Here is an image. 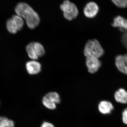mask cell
I'll return each mask as SVG.
<instances>
[{
  "label": "cell",
  "mask_w": 127,
  "mask_h": 127,
  "mask_svg": "<svg viewBox=\"0 0 127 127\" xmlns=\"http://www.w3.org/2000/svg\"><path fill=\"white\" fill-rule=\"evenodd\" d=\"M15 11L17 15L25 19L30 29H35L39 25L40 18L39 15L26 3H18L15 8Z\"/></svg>",
  "instance_id": "6da1fadb"
},
{
  "label": "cell",
  "mask_w": 127,
  "mask_h": 127,
  "mask_svg": "<svg viewBox=\"0 0 127 127\" xmlns=\"http://www.w3.org/2000/svg\"><path fill=\"white\" fill-rule=\"evenodd\" d=\"M87 57H92L99 58L104 53V51L99 42L96 39L90 40L86 43L84 51Z\"/></svg>",
  "instance_id": "7a4b0ae2"
},
{
  "label": "cell",
  "mask_w": 127,
  "mask_h": 127,
  "mask_svg": "<svg viewBox=\"0 0 127 127\" xmlns=\"http://www.w3.org/2000/svg\"><path fill=\"white\" fill-rule=\"evenodd\" d=\"M60 7L63 11L64 16L68 20H72L78 15V10L76 6L68 0H65Z\"/></svg>",
  "instance_id": "3957f363"
},
{
  "label": "cell",
  "mask_w": 127,
  "mask_h": 127,
  "mask_svg": "<svg viewBox=\"0 0 127 127\" xmlns=\"http://www.w3.org/2000/svg\"><path fill=\"white\" fill-rule=\"evenodd\" d=\"M28 56L33 60H36L43 56L45 53L44 48L40 43L32 42L27 45L26 48Z\"/></svg>",
  "instance_id": "277c9868"
},
{
  "label": "cell",
  "mask_w": 127,
  "mask_h": 127,
  "mask_svg": "<svg viewBox=\"0 0 127 127\" xmlns=\"http://www.w3.org/2000/svg\"><path fill=\"white\" fill-rule=\"evenodd\" d=\"M61 102V98L58 93L55 92H50L44 96L42 103L45 107L50 110H54L57 107V104Z\"/></svg>",
  "instance_id": "5b68a950"
},
{
  "label": "cell",
  "mask_w": 127,
  "mask_h": 127,
  "mask_svg": "<svg viewBox=\"0 0 127 127\" xmlns=\"http://www.w3.org/2000/svg\"><path fill=\"white\" fill-rule=\"evenodd\" d=\"M24 24L23 18L17 15H15L7 21L6 27L10 33L15 34L22 30Z\"/></svg>",
  "instance_id": "8992f818"
},
{
  "label": "cell",
  "mask_w": 127,
  "mask_h": 127,
  "mask_svg": "<svg viewBox=\"0 0 127 127\" xmlns=\"http://www.w3.org/2000/svg\"><path fill=\"white\" fill-rule=\"evenodd\" d=\"M86 65L89 72L94 73L98 71L101 66V63L98 58L87 57L86 60Z\"/></svg>",
  "instance_id": "52a82bcc"
},
{
  "label": "cell",
  "mask_w": 127,
  "mask_h": 127,
  "mask_svg": "<svg viewBox=\"0 0 127 127\" xmlns=\"http://www.w3.org/2000/svg\"><path fill=\"white\" fill-rule=\"evenodd\" d=\"M99 7L95 2H90L87 4L84 9V13L86 17L92 18L96 15L99 11Z\"/></svg>",
  "instance_id": "ba28073f"
},
{
  "label": "cell",
  "mask_w": 127,
  "mask_h": 127,
  "mask_svg": "<svg viewBox=\"0 0 127 127\" xmlns=\"http://www.w3.org/2000/svg\"><path fill=\"white\" fill-rule=\"evenodd\" d=\"M26 68L29 74L31 75H36L40 72L41 65L39 62L32 60L27 63Z\"/></svg>",
  "instance_id": "9c48e42d"
},
{
  "label": "cell",
  "mask_w": 127,
  "mask_h": 127,
  "mask_svg": "<svg viewBox=\"0 0 127 127\" xmlns=\"http://www.w3.org/2000/svg\"><path fill=\"white\" fill-rule=\"evenodd\" d=\"M112 26L114 27H119L122 31H127V20L121 16H117L114 19Z\"/></svg>",
  "instance_id": "30bf717a"
},
{
  "label": "cell",
  "mask_w": 127,
  "mask_h": 127,
  "mask_svg": "<svg viewBox=\"0 0 127 127\" xmlns=\"http://www.w3.org/2000/svg\"><path fill=\"white\" fill-rule=\"evenodd\" d=\"M98 110L101 113L103 114L111 113L113 110L114 107L110 102L103 101L100 102L98 106Z\"/></svg>",
  "instance_id": "8fae6325"
},
{
  "label": "cell",
  "mask_w": 127,
  "mask_h": 127,
  "mask_svg": "<svg viewBox=\"0 0 127 127\" xmlns=\"http://www.w3.org/2000/svg\"><path fill=\"white\" fill-rule=\"evenodd\" d=\"M116 67L118 70L125 75H127V69L125 64L124 55H119L117 56L115 59Z\"/></svg>",
  "instance_id": "7c38bea8"
},
{
  "label": "cell",
  "mask_w": 127,
  "mask_h": 127,
  "mask_svg": "<svg viewBox=\"0 0 127 127\" xmlns=\"http://www.w3.org/2000/svg\"><path fill=\"white\" fill-rule=\"evenodd\" d=\"M114 98L117 102L127 103V92L125 89L120 88L114 94Z\"/></svg>",
  "instance_id": "4fadbf2b"
},
{
  "label": "cell",
  "mask_w": 127,
  "mask_h": 127,
  "mask_svg": "<svg viewBox=\"0 0 127 127\" xmlns=\"http://www.w3.org/2000/svg\"><path fill=\"white\" fill-rule=\"evenodd\" d=\"M14 122L5 117H0V127H14Z\"/></svg>",
  "instance_id": "5bb4252c"
},
{
  "label": "cell",
  "mask_w": 127,
  "mask_h": 127,
  "mask_svg": "<svg viewBox=\"0 0 127 127\" xmlns=\"http://www.w3.org/2000/svg\"><path fill=\"white\" fill-rule=\"evenodd\" d=\"M116 6L119 8L127 7V0H111Z\"/></svg>",
  "instance_id": "9a60e30c"
},
{
  "label": "cell",
  "mask_w": 127,
  "mask_h": 127,
  "mask_svg": "<svg viewBox=\"0 0 127 127\" xmlns=\"http://www.w3.org/2000/svg\"><path fill=\"white\" fill-rule=\"evenodd\" d=\"M123 122L127 125V108L124 109L122 113Z\"/></svg>",
  "instance_id": "2e32d148"
},
{
  "label": "cell",
  "mask_w": 127,
  "mask_h": 127,
  "mask_svg": "<svg viewBox=\"0 0 127 127\" xmlns=\"http://www.w3.org/2000/svg\"><path fill=\"white\" fill-rule=\"evenodd\" d=\"M41 127H55L54 125L50 122H44L42 124Z\"/></svg>",
  "instance_id": "e0dca14e"
},
{
  "label": "cell",
  "mask_w": 127,
  "mask_h": 127,
  "mask_svg": "<svg viewBox=\"0 0 127 127\" xmlns=\"http://www.w3.org/2000/svg\"><path fill=\"white\" fill-rule=\"evenodd\" d=\"M124 59H125V65L127 69V54L124 55Z\"/></svg>",
  "instance_id": "ac0fdd59"
}]
</instances>
